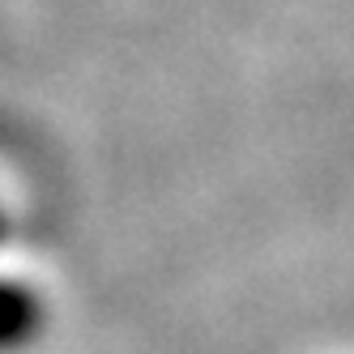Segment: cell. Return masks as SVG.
Segmentation results:
<instances>
[{"label":"cell","instance_id":"6da1fadb","mask_svg":"<svg viewBox=\"0 0 354 354\" xmlns=\"http://www.w3.org/2000/svg\"><path fill=\"white\" fill-rule=\"evenodd\" d=\"M26 328H30V312H26V303L0 295V350L17 346L21 337H26Z\"/></svg>","mask_w":354,"mask_h":354}]
</instances>
